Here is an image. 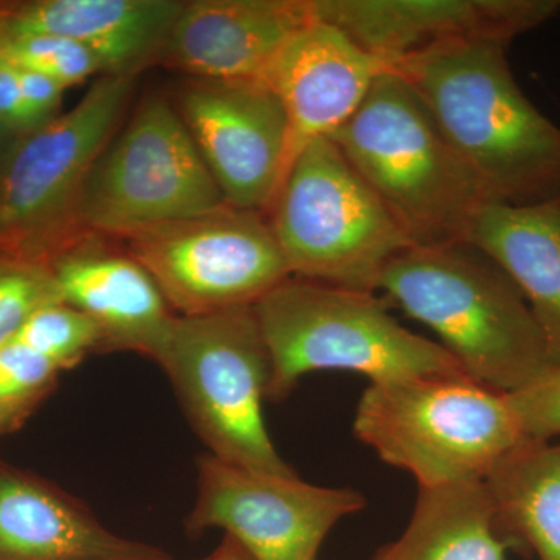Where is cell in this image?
<instances>
[{"label": "cell", "instance_id": "cell-1", "mask_svg": "<svg viewBox=\"0 0 560 560\" xmlns=\"http://www.w3.org/2000/svg\"><path fill=\"white\" fill-rule=\"evenodd\" d=\"M508 44L464 40L397 66L492 205L560 201V128L518 86Z\"/></svg>", "mask_w": 560, "mask_h": 560}, {"label": "cell", "instance_id": "cell-2", "mask_svg": "<svg viewBox=\"0 0 560 560\" xmlns=\"http://www.w3.org/2000/svg\"><path fill=\"white\" fill-rule=\"evenodd\" d=\"M378 290L490 388L514 393L551 366L521 290L469 243L411 246L389 261Z\"/></svg>", "mask_w": 560, "mask_h": 560}, {"label": "cell", "instance_id": "cell-3", "mask_svg": "<svg viewBox=\"0 0 560 560\" xmlns=\"http://www.w3.org/2000/svg\"><path fill=\"white\" fill-rule=\"evenodd\" d=\"M411 246L466 243L492 205L410 84L375 80L357 113L330 136Z\"/></svg>", "mask_w": 560, "mask_h": 560}, {"label": "cell", "instance_id": "cell-4", "mask_svg": "<svg viewBox=\"0 0 560 560\" xmlns=\"http://www.w3.org/2000/svg\"><path fill=\"white\" fill-rule=\"evenodd\" d=\"M254 313L270 352L271 401L285 399L311 372H359L371 383L464 372L440 342L405 329L371 291L291 276Z\"/></svg>", "mask_w": 560, "mask_h": 560}, {"label": "cell", "instance_id": "cell-5", "mask_svg": "<svg viewBox=\"0 0 560 560\" xmlns=\"http://www.w3.org/2000/svg\"><path fill=\"white\" fill-rule=\"evenodd\" d=\"M353 433L419 488L485 480L526 441L508 394L466 372L371 383Z\"/></svg>", "mask_w": 560, "mask_h": 560}, {"label": "cell", "instance_id": "cell-6", "mask_svg": "<svg viewBox=\"0 0 560 560\" xmlns=\"http://www.w3.org/2000/svg\"><path fill=\"white\" fill-rule=\"evenodd\" d=\"M158 363L210 455L254 471L296 475L265 425L271 359L254 305L178 316Z\"/></svg>", "mask_w": 560, "mask_h": 560}, {"label": "cell", "instance_id": "cell-7", "mask_svg": "<svg viewBox=\"0 0 560 560\" xmlns=\"http://www.w3.org/2000/svg\"><path fill=\"white\" fill-rule=\"evenodd\" d=\"M267 215L291 275L342 289L375 293L389 261L411 248L329 138L301 151Z\"/></svg>", "mask_w": 560, "mask_h": 560}, {"label": "cell", "instance_id": "cell-8", "mask_svg": "<svg viewBox=\"0 0 560 560\" xmlns=\"http://www.w3.org/2000/svg\"><path fill=\"white\" fill-rule=\"evenodd\" d=\"M224 205L178 109L151 97L92 165L77 228L81 235L130 238Z\"/></svg>", "mask_w": 560, "mask_h": 560}, {"label": "cell", "instance_id": "cell-9", "mask_svg": "<svg viewBox=\"0 0 560 560\" xmlns=\"http://www.w3.org/2000/svg\"><path fill=\"white\" fill-rule=\"evenodd\" d=\"M135 77L102 75L62 116L28 132L0 167V245L61 254L88 237L77 208L92 165L130 101Z\"/></svg>", "mask_w": 560, "mask_h": 560}, {"label": "cell", "instance_id": "cell-10", "mask_svg": "<svg viewBox=\"0 0 560 560\" xmlns=\"http://www.w3.org/2000/svg\"><path fill=\"white\" fill-rule=\"evenodd\" d=\"M173 312L253 307L291 278L265 213L224 205L128 238Z\"/></svg>", "mask_w": 560, "mask_h": 560}, {"label": "cell", "instance_id": "cell-11", "mask_svg": "<svg viewBox=\"0 0 560 560\" xmlns=\"http://www.w3.org/2000/svg\"><path fill=\"white\" fill-rule=\"evenodd\" d=\"M364 506L359 490L254 471L206 453L186 529L194 536L223 529L254 560H316L331 528Z\"/></svg>", "mask_w": 560, "mask_h": 560}, {"label": "cell", "instance_id": "cell-12", "mask_svg": "<svg viewBox=\"0 0 560 560\" xmlns=\"http://www.w3.org/2000/svg\"><path fill=\"white\" fill-rule=\"evenodd\" d=\"M178 113L226 205L267 213L285 168L287 119L265 81L195 80Z\"/></svg>", "mask_w": 560, "mask_h": 560}, {"label": "cell", "instance_id": "cell-13", "mask_svg": "<svg viewBox=\"0 0 560 560\" xmlns=\"http://www.w3.org/2000/svg\"><path fill=\"white\" fill-rule=\"evenodd\" d=\"M334 25L389 70L464 40L510 44L560 13V0H313Z\"/></svg>", "mask_w": 560, "mask_h": 560}, {"label": "cell", "instance_id": "cell-14", "mask_svg": "<svg viewBox=\"0 0 560 560\" xmlns=\"http://www.w3.org/2000/svg\"><path fill=\"white\" fill-rule=\"evenodd\" d=\"M385 72V65L327 22L313 21L290 39L265 77L289 128L283 178L302 150L340 130Z\"/></svg>", "mask_w": 560, "mask_h": 560}, {"label": "cell", "instance_id": "cell-15", "mask_svg": "<svg viewBox=\"0 0 560 560\" xmlns=\"http://www.w3.org/2000/svg\"><path fill=\"white\" fill-rule=\"evenodd\" d=\"M313 21V0L184 2L162 57L197 80L265 81L283 47Z\"/></svg>", "mask_w": 560, "mask_h": 560}, {"label": "cell", "instance_id": "cell-16", "mask_svg": "<svg viewBox=\"0 0 560 560\" xmlns=\"http://www.w3.org/2000/svg\"><path fill=\"white\" fill-rule=\"evenodd\" d=\"M88 237L50 265L62 302L97 324L105 350H132L160 360L178 316L135 257L110 253Z\"/></svg>", "mask_w": 560, "mask_h": 560}, {"label": "cell", "instance_id": "cell-17", "mask_svg": "<svg viewBox=\"0 0 560 560\" xmlns=\"http://www.w3.org/2000/svg\"><path fill=\"white\" fill-rule=\"evenodd\" d=\"M184 2L178 0H38L0 16V38L54 35L94 55L102 75L136 77L165 44Z\"/></svg>", "mask_w": 560, "mask_h": 560}, {"label": "cell", "instance_id": "cell-18", "mask_svg": "<svg viewBox=\"0 0 560 560\" xmlns=\"http://www.w3.org/2000/svg\"><path fill=\"white\" fill-rule=\"evenodd\" d=\"M0 560H173L106 529L84 504L0 470Z\"/></svg>", "mask_w": 560, "mask_h": 560}, {"label": "cell", "instance_id": "cell-19", "mask_svg": "<svg viewBox=\"0 0 560 560\" xmlns=\"http://www.w3.org/2000/svg\"><path fill=\"white\" fill-rule=\"evenodd\" d=\"M466 243L482 250L517 285L539 326L551 366H560V201L485 206Z\"/></svg>", "mask_w": 560, "mask_h": 560}, {"label": "cell", "instance_id": "cell-20", "mask_svg": "<svg viewBox=\"0 0 560 560\" xmlns=\"http://www.w3.org/2000/svg\"><path fill=\"white\" fill-rule=\"evenodd\" d=\"M485 480L419 488L404 534L374 560H506Z\"/></svg>", "mask_w": 560, "mask_h": 560}, {"label": "cell", "instance_id": "cell-21", "mask_svg": "<svg viewBox=\"0 0 560 560\" xmlns=\"http://www.w3.org/2000/svg\"><path fill=\"white\" fill-rule=\"evenodd\" d=\"M497 526L539 560H560V444L523 441L485 478Z\"/></svg>", "mask_w": 560, "mask_h": 560}, {"label": "cell", "instance_id": "cell-22", "mask_svg": "<svg viewBox=\"0 0 560 560\" xmlns=\"http://www.w3.org/2000/svg\"><path fill=\"white\" fill-rule=\"evenodd\" d=\"M14 342L54 361L61 371L72 370L90 353L105 349L97 324L62 301L33 313Z\"/></svg>", "mask_w": 560, "mask_h": 560}, {"label": "cell", "instance_id": "cell-23", "mask_svg": "<svg viewBox=\"0 0 560 560\" xmlns=\"http://www.w3.org/2000/svg\"><path fill=\"white\" fill-rule=\"evenodd\" d=\"M0 57L16 68L50 77L66 90L102 73L101 65L86 47L61 36H2Z\"/></svg>", "mask_w": 560, "mask_h": 560}, {"label": "cell", "instance_id": "cell-24", "mask_svg": "<svg viewBox=\"0 0 560 560\" xmlns=\"http://www.w3.org/2000/svg\"><path fill=\"white\" fill-rule=\"evenodd\" d=\"M58 301L50 267L31 260L0 267V349L14 341L33 313Z\"/></svg>", "mask_w": 560, "mask_h": 560}, {"label": "cell", "instance_id": "cell-25", "mask_svg": "<svg viewBox=\"0 0 560 560\" xmlns=\"http://www.w3.org/2000/svg\"><path fill=\"white\" fill-rule=\"evenodd\" d=\"M61 370L20 342L0 349V423L38 399Z\"/></svg>", "mask_w": 560, "mask_h": 560}, {"label": "cell", "instance_id": "cell-26", "mask_svg": "<svg viewBox=\"0 0 560 560\" xmlns=\"http://www.w3.org/2000/svg\"><path fill=\"white\" fill-rule=\"evenodd\" d=\"M526 440L560 436V366L547 368L523 388L508 393Z\"/></svg>", "mask_w": 560, "mask_h": 560}, {"label": "cell", "instance_id": "cell-27", "mask_svg": "<svg viewBox=\"0 0 560 560\" xmlns=\"http://www.w3.org/2000/svg\"><path fill=\"white\" fill-rule=\"evenodd\" d=\"M18 70H20L22 95H24L33 131L54 119L55 110L60 106L66 88L43 73L20 68Z\"/></svg>", "mask_w": 560, "mask_h": 560}, {"label": "cell", "instance_id": "cell-28", "mask_svg": "<svg viewBox=\"0 0 560 560\" xmlns=\"http://www.w3.org/2000/svg\"><path fill=\"white\" fill-rule=\"evenodd\" d=\"M0 120L13 131H32L22 95L20 70L0 57Z\"/></svg>", "mask_w": 560, "mask_h": 560}, {"label": "cell", "instance_id": "cell-29", "mask_svg": "<svg viewBox=\"0 0 560 560\" xmlns=\"http://www.w3.org/2000/svg\"><path fill=\"white\" fill-rule=\"evenodd\" d=\"M210 560H254L248 552L243 550L241 544H237L232 537L224 536L219 548L210 555Z\"/></svg>", "mask_w": 560, "mask_h": 560}, {"label": "cell", "instance_id": "cell-30", "mask_svg": "<svg viewBox=\"0 0 560 560\" xmlns=\"http://www.w3.org/2000/svg\"><path fill=\"white\" fill-rule=\"evenodd\" d=\"M13 130L7 127L2 120H0V160L5 161L7 145H9L10 136L13 135Z\"/></svg>", "mask_w": 560, "mask_h": 560}, {"label": "cell", "instance_id": "cell-31", "mask_svg": "<svg viewBox=\"0 0 560 560\" xmlns=\"http://www.w3.org/2000/svg\"><path fill=\"white\" fill-rule=\"evenodd\" d=\"M200 560H210V556H209V558H206V559H200Z\"/></svg>", "mask_w": 560, "mask_h": 560}]
</instances>
